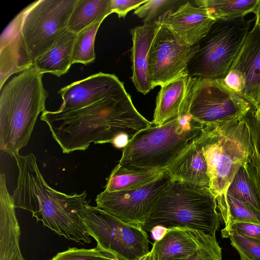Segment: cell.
<instances>
[{
    "mask_svg": "<svg viewBox=\"0 0 260 260\" xmlns=\"http://www.w3.org/2000/svg\"><path fill=\"white\" fill-rule=\"evenodd\" d=\"M165 170L172 180L210 188V178L201 133L186 146Z\"/></svg>",
    "mask_w": 260,
    "mask_h": 260,
    "instance_id": "cell-16",
    "label": "cell"
},
{
    "mask_svg": "<svg viewBox=\"0 0 260 260\" xmlns=\"http://www.w3.org/2000/svg\"><path fill=\"white\" fill-rule=\"evenodd\" d=\"M158 24L148 57L149 73L153 88L187 74L188 64L198 49V44L188 46L165 26Z\"/></svg>",
    "mask_w": 260,
    "mask_h": 260,
    "instance_id": "cell-11",
    "label": "cell"
},
{
    "mask_svg": "<svg viewBox=\"0 0 260 260\" xmlns=\"http://www.w3.org/2000/svg\"><path fill=\"white\" fill-rule=\"evenodd\" d=\"M146 2L145 0H112V12L116 13L119 18H124L128 12L136 10Z\"/></svg>",
    "mask_w": 260,
    "mask_h": 260,
    "instance_id": "cell-34",
    "label": "cell"
},
{
    "mask_svg": "<svg viewBox=\"0 0 260 260\" xmlns=\"http://www.w3.org/2000/svg\"><path fill=\"white\" fill-rule=\"evenodd\" d=\"M158 26L156 20L131 29L133 41L132 80L137 90L143 94L153 89L149 73L148 57Z\"/></svg>",
    "mask_w": 260,
    "mask_h": 260,
    "instance_id": "cell-19",
    "label": "cell"
},
{
    "mask_svg": "<svg viewBox=\"0 0 260 260\" xmlns=\"http://www.w3.org/2000/svg\"><path fill=\"white\" fill-rule=\"evenodd\" d=\"M124 84L115 75L100 72L73 82L58 91L62 103L58 110L81 108L112 93Z\"/></svg>",
    "mask_w": 260,
    "mask_h": 260,
    "instance_id": "cell-14",
    "label": "cell"
},
{
    "mask_svg": "<svg viewBox=\"0 0 260 260\" xmlns=\"http://www.w3.org/2000/svg\"><path fill=\"white\" fill-rule=\"evenodd\" d=\"M112 0H78L69 19L67 29L79 34L90 25L103 21L110 14Z\"/></svg>",
    "mask_w": 260,
    "mask_h": 260,
    "instance_id": "cell-24",
    "label": "cell"
},
{
    "mask_svg": "<svg viewBox=\"0 0 260 260\" xmlns=\"http://www.w3.org/2000/svg\"><path fill=\"white\" fill-rule=\"evenodd\" d=\"M226 193L260 213V200L253 189L243 166L235 174Z\"/></svg>",
    "mask_w": 260,
    "mask_h": 260,
    "instance_id": "cell-27",
    "label": "cell"
},
{
    "mask_svg": "<svg viewBox=\"0 0 260 260\" xmlns=\"http://www.w3.org/2000/svg\"><path fill=\"white\" fill-rule=\"evenodd\" d=\"M165 171L126 168L118 164L111 172L105 190L114 192L138 189L154 181Z\"/></svg>",
    "mask_w": 260,
    "mask_h": 260,
    "instance_id": "cell-22",
    "label": "cell"
},
{
    "mask_svg": "<svg viewBox=\"0 0 260 260\" xmlns=\"http://www.w3.org/2000/svg\"><path fill=\"white\" fill-rule=\"evenodd\" d=\"M203 127L187 112L160 125L142 129L122 150L118 164L130 168L165 170Z\"/></svg>",
    "mask_w": 260,
    "mask_h": 260,
    "instance_id": "cell-6",
    "label": "cell"
},
{
    "mask_svg": "<svg viewBox=\"0 0 260 260\" xmlns=\"http://www.w3.org/2000/svg\"><path fill=\"white\" fill-rule=\"evenodd\" d=\"M223 80L229 88L240 95L245 85V80L242 74L236 70H230Z\"/></svg>",
    "mask_w": 260,
    "mask_h": 260,
    "instance_id": "cell-35",
    "label": "cell"
},
{
    "mask_svg": "<svg viewBox=\"0 0 260 260\" xmlns=\"http://www.w3.org/2000/svg\"><path fill=\"white\" fill-rule=\"evenodd\" d=\"M230 70L242 74L245 85L240 95L249 104L260 108V29L255 24L250 30Z\"/></svg>",
    "mask_w": 260,
    "mask_h": 260,
    "instance_id": "cell-15",
    "label": "cell"
},
{
    "mask_svg": "<svg viewBox=\"0 0 260 260\" xmlns=\"http://www.w3.org/2000/svg\"><path fill=\"white\" fill-rule=\"evenodd\" d=\"M178 2L170 0H148L137 8L134 14L142 19L144 24L157 20L156 17L168 8L175 5Z\"/></svg>",
    "mask_w": 260,
    "mask_h": 260,
    "instance_id": "cell-32",
    "label": "cell"
},
{
    "mask_svg": "<svg viewBox=\"0 0 260 260\" xmlns=\"http://www.w3.org/2000/svg\"><path fill=\"white\" fill-rule=\"evenodd\" d=\"M222 238H228L237 232L243 236L260 241V224L244 221H234L225 226L221 231Z\"/></svg>",
    "mask_w": 260,
    "mask_h": 260,
    "instance_id": "cell-33",
    "label": "cell"
},
{
    "mask_svg": "<svg viewBox=\"0 0 260 260\" xmlns=\"http://www.w3.org/2000/svg\"><path fill=\"white\" fill-rule=\"evenodd\" d=\"M102 22L98 21L77 34L73 52V64L80 63L87 65L95 60V39Z\"/></svg>",
    "mask_w": 260,
    "mask_h": 260,
    "instance_id": "cell-28",
    "label": "cell"
},
{
    "mask_svg": "<svg viewBox=\"0 0 260 260\" xmlns=\"http://www.w3.org/2000/svg\"><path fill=\"white\" fill-rule=\"evenodd\" d=\"M138 260H156L153 252L151 250L146 254L139 258Z\"/></svg>",
    "mask_w": 260,
    "mask_h": 260,
    "instance_id": "cell-37",
    "label": "cell"
},
{
    "mask_svg": "<svg viewBox=\"0 0 260 260\" xmlns=\"http://www.w3.org/2000/svg\"><path fill=\"white\" fill-rule=\"evenodd\" d=\"M81 218L87 233L96 241V247L119 260H138L149 252L148 236L142 228L89 205Z\"/></svg>",
    "mask_w": 260,
    "mask_h": 260,
    "instance_id": "cell-9",
    "label": "cell"
},
{
    "mask_svg": "<svg viewBox=\"0 0 260 260\" xmlns=\"http://www.w3.org/2000/svg\"><path fill=\"white\" fill-rule=\"evenodd\" d=\"M251 106L223 79L193 77L188 113L203 125L241 118Z\"/></svg>",
    "mask_w": 260,
    "mask_h": 260,
    "instance_id": "cell-10",
    "label": "cell"
},
{
    "mask_svg": "<svg viewBox=\"0 0 260 260\" xmlns=\"http://www.w3.org/2000/svg\"><path fill=\"white\" fill-rule=\"evenodd\" d=\"M198 246L191 230L174 228L166 230L155 241L151 250L156 260H176L192 254Z\"/></svg>",
    "mask_w": 260,
    "mask_h": 260,
    "instance_id": "cell-20",
    "label": "cell"
},
{
    "mask_svg": "<svg viewBox=\"0 0 260 260\" xmlns=\"http://www.w3.org/2000/svg\"><path fill=\"white\" fill-rule=\"evenodd\" d=\"M242 118L248 128L251 147L243 167L260 200V110L251 106Z\"/></svg>",
    "mask_w": 260,
    "mask_h": 260,
    "instance_id": "cell-23",
    "label": "cell"
},
{
    "mask_svg": "<svg viewBox=\"0 0 260 260\" xmlns=\"http://www.w3.org/2000/svg\"><path fill=\"white\" fill-rule=\"evenodd\" d=\"M43 75L32 67L1 89L0 148L11 157L27 144L39 115L46 110L48 92Z\"/></svg>",
    "mask_w": 260,
    "mask_h": 260,
    "instance_id": "cell-4",
    "label": "cell"
},
{
    "mask_svg": "<svg viewBox=\"0 0 260 260\" xmlns=\"http://www.w3.org/2000/svg\"><path fill=\"white\" fill-rule=\"evenodd\" d=\"M231 245L238 251L240 260H260V241L237 232L230 234Z\"/></svg>",
    "mask_w": 260,
    "mask_h": 260,
    "instance_id": "cell-31",
    "label": "cell"
},
{
    "mask_svg": "<svg viewBox=\"0 0 260 260\" xmlns=\"http://www.w3.org/2000/svg\"><path fill=\"white\" fill-rule=\"evenodd\" d=\"M198 242V248L190 256L176 260H222V250L216 238L215 234L210 235L191 230Z\"/></svg>",
    "mask_w": 260,
    "mask_h": 260,
    "instance_id": "cell-29",
    "label": "cell"
},
{
    "mask_svg": "<svg viewBox=\"0 0 260 260\" xmlns=\"http://www.w3.org/2000/svg\"><path fill=\"white\" fill-rule=\"evenodd\" d=\"M215 197L210 188L172 180L161 192L142 226L146 233L158 228H182L212 235L220 226Z\"/></svg>",
    "mask_w": 260,
    "mask_h": 260,
    "instance_id": "cell-5",
    "label": "cell"
},
{
    "mask_svg": "<svg viewBox=\"0 0 260 260\" xmlns=\"http://www.w3.org/2000/svg\"><path fill=\"white\" fill-rule=\"evenodd\" d=\"M216 20L205 10L187 2L177 10H167L157 22L170 30L188 46L197 44L208 32Z\"/></svg>",
    "mask_w": 260,
    "mask_h": 260,
    "instance_id": "cell-13",
    "label": "cell"
},
{
    "mask_svg": "<svg viewBox=\"0 0 260 260\" xmlns=\"http://www.w3.org/2000/svg\"><path fill=\"white\" fill-rule=\"evenodd\" d=\"M244 17L217 20L198 43L187 74L204 79H223L230 71L249 32L252 21Z\"/></svg>",
    "mask_w": 260,
    "mask_h": 260,
    "instance_id": "cell-8",
    "label": "cell"
},
{
    "mask_svg": "<svg viewBox=\"0 0 260 260\" xmlns=\"http://www.w3.org/2000/svg\"><path fill=\"white\" fill-rule=\"evenodd\" d=\"M78 0H38L22 10L0 39V88L13 74L34 67L68 29Z\"/></svg>",
    "mask_w": 260,
    "mask_h": 260,
    "instance_id": "cell-2",
    "label": "cell"
},
{
    "mask_svg": "<svg viewBox=\"0 0 260 260\" xmlns=\"http://www.w3.org/2000/svg\"><path fill=\"white\" fill-rule=\"evenodd\" d=\"M203 148L210 178V189L216 198L226 194L235 174L251 151L248 128L242 119L204 125Z\"/></svg>",
    "mask_w": 260,
    "mask_h": 260,
    "instance_id": "cell-7",
    "label": "cell"
},
{
    "mask_svg": "<svg viewBox=\"0 0 260 260\" xmlns=\"http://www.w3.org/2000/svg\"><path fill=\"white\" fill-rule=\"evenodd\" d=\"M77 34L67 30L54 45L35 61L34 67L41 74L58 77L68 72L73 63V52Z\"/></svg>",
    "mask_w": 260,
    "mask_h": 260,
    "instance_id": "cell-21",
    "label": "cell"
},
{
    "mask_svg": "<svg viewBox=\"0 0 260 260\" xmlns=\"http://www.w3.org/2000/svg\"><path fill=\"white\" fill-rule=\"evenodd\" d=\"M217 208L225 226L234 221L260 224V213L243 204L226 193L216 198Z\"/></svg>",
    "mask_w": 260,
    "mask_h": 260,
    "instance_id": "cell-26",
    "label": "cell"
},
{
    "mask_svg": "<svg viewBox=\"0 0 260 260\" xmlns=\"http://www.w3.org/2000/svg\"><path fill=\"white\" fill-rule=\"evenodd\" d=\"M5 174L0 175V260H25L20 247V229Z\"/></svg>",
    "mask_w": 260,
    "mask_h": 260,
    "instance_id": "cell-17",
    "label": "cell"
},
{
    "mask_svg": "<svg viewBox=\"0 0 260 260\" xmlns=\"http://www.w3.org/2000/svg\"><path fill=\"white\" fill-rule=\"evenodd\" d=\"M40 119L48 125L63 153L83 151L94 144L112 143L118 137L130 140L153 125L136 109L124 84L87 106L66 111L45 110Z\"/></svg>",
    "mask_w": 260,
    "mask_h": 260,
    "instance_id": "cell-1",
    "label": "cell"
},
{
    "mask_svg": "<svg viewBox=\"0 0 260 260\" xmlns=\"http://www.w3.org/2000/svg\"><path fill=\"white\" fill-rule=\"evenodd\" d=\"M258 109H259V110H260V108Z\"/></svg>",
    "mask_w": 260,
    "mask_h": 260,
    "instance_id": "cell-38",
    "label": "cell"
},
{
    "mask_svg": "<svg viewBox=\"0 0 260 260\" xmlns=\"http://www.w3.org/2000/svg\"><path fill=\"white\" fill-rule=\"evenodd\" d=\"M254 13L255 14V24L257 25V26L260 29V0L258 1V3L255 8Z\"/></svg>",
    "mask_w": 260,
    "mask_h": 260,
    "instance_id": "cell-36",
    "label": "cell"
},
{
    "mask_svg": "<svg viewBox=\"0 0 260 260\" xmlns=\"http://www.w3.org/2000/svg\"><path fill=\"white\" fill-rule=\"evenodd\" d=\"M172 180L165 171L156 180L138 189L104 190L96 197V206L125 222L142 228L161 192Z\"/></svg>",
    "mask_w": 260,
    "mask_h": 260,
    "instance_id": "cell-12",
    "label": "cell"
},
{
    "mask_svg": "<svg viewBox=\"0 0 260 260\" xmlns=\"http://www.w3.org/2000/svg\"><path fill=\"white\" fill-rule=\"evenodd\" d=\"M259 0H196L195 5L215 20H232L254 13Z\"/></svg>",
    "mask_w": 260,
    "mask_h": 260,
    "instance_id": "cell-25",
    "label": "cell"
},
{
    "mask_svg": "<svg viewBox=\"0 0 260 260\" xmlns=\"http://www.w3.org/2000/svg\"><path fill=\"white\" fill-rule=\"evenodd\" d=\"M193 77L184 75L161 86L158 93L152 121L158 126L188 112Z\"/></svg>",
    "mask_w": 260,
    "mask_h": 260,
    "instance_id": "cell-18",
    "label": "cell"
},
{
    "mask_svg": "<svg viewBox=\"0 0 260 260\" xmlns=\"http://www.w3.org/2000/svg\"><path fill=\"white\" fill-rule=\"evenodd\" d=\"M49 260H119L112 254L104 252L96 247L85 249L70 247L59 252Z\"/></svg>",
    "mask_w": 260,
    "mask_h": 260,
    "instance_id": "cell-30",
    "label": "cell"
},
{
    "mask_svg": "<svg viewBox=\"0 0 260 260\" xmlns=\"http://www.w3.org/2000/svg\"><path fill=\"white\" fill-rule=\"evenodd\" d=\"M14 158L18 170L17 186L12 195L15 207L30 212L37 221H42L68 240L81 244L90 243L81 218L89 205L86 191L69 195L51 187L32 153L26 155L19 153Z\"/></svg>",
    "mask_w": 260,
    "mask_h": 260,
    "instance_id": "cell-3",
    "label": "cell"
}]
</instances>
